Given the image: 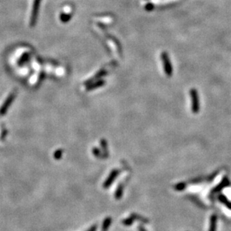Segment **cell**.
<instances>
[{
	"mask_svg": "<svg viewBox=\"0 0 231 231\" xmlns=\"http://www.w3.org/2000/svg\"><path fill=\"white\" fill-rule=\"evenodd\" d=\"M62 150H58L56 153H55L54 157L56 159V160H59L62 157Z\"/></svg>",
	"mask_w": 231,
	"mask_h": 231,
	"instance_id": "8",
	"label": "cell"
},
{
	"mask_svg": "<svg viewBox=\"0 0 231 231\" xmlns=\"http://www.w3.org/2000/svg\"><path fill=\"white\" fill-rule=\"evenodd\" d=\"M190 95L192 99V110L195 113H197L199 110V98L198 91L195 89H192L190 91Z\"/></svg>",
	"mask_w": 231,
	"mask_h": 231,
	"instance_id": "4",
	"label": "cell"
},
{
	"mask_svg": "<svg viewBox=\"0 0 231 231\" xmlns=\"http://www.w3.org/2000/svg\"><path fill=\"white\" fill-rule=\"evenodd\" d=\"M111 218H106L104 220L103 223H102V231H106L109 228V226L111 224Z\"/></svg>",
	"mask_w": 231,
	"mask_h": 231,
	"instance_id": "6",
	"label": "cell"
},
{
	"mask_svg": "<svg viewBox=\"0 0 231 231\" xmlns=\"http://www.w3.org/2000/svg\"><path fill=\"white\" fill-rule=\"evenodd\" d=\"M93 153H94V155L96 156V157H99V154H100V151H99L97 148H94V150H93Z\"/></svg>",
	"mask_w": 231,
	"mask_h": 231,
	"instance_id": "11",
	"label": "cell"
},
{
	"mask_svg": "<svg viewBox=\"0 0 231 231\" xmlns=\"http://www.w3.org/2000/svg\"><path fill=\"white\" fill-rule=\"evenodd\" d=\"M41 1V0H34L32 11L31 20H30V23H31V26H34L35 24V23H36Z\"/></svg>",
	"mask_w": 231,
	"mask_h": 231,
	"instance_id": "2",
	"label": "cell"
},
{
	"mask_svg": "<svg viewBox=\"0 0 231 231\" xmlns=\"http://www.w3.org/2000/svg\"><path fill=\"white\" fill-rule=\"evenodd\" d=\"M103 85V82H102V81L101 82H98V83H97V84H93V85H91V86H90V88H88V90H92V89H94V88H95V87L100 86V85Z\"/></svg>",
	"mask_w": 231,
	"mask_h": 231,
	"instance_id": "10",
	"label": "cell"
},
{
	"mask_svg": "<svg viewBox=\"0 0 231 231\" xmlns=\"http://www.w3.org/2000/svg\"><path fill=\"white\" fill-rule=\"evenodd\" d=\"M122 192H123V189H122V186H119V187L117 188V191H116V192H115V198L117 199L120 198V197H121V195H122Z\"/></svg>",
	"mask_w": 231,
	"mask_h": 231,
	"instance_id": "7",
	"label": "cell"
},
{
	"mask_svg": "<svg viewBox=\"0 0 231 231\" xmlns=\"http://www.w3.org/2000/svg\"><path fill=\"white\" fill-rule=\"evenodd\" d=\"M117 174H118V171H117V170H114V171H111V174H109L108 177L106 179L105 183H104L103 187L104 188L109 187V186L111 185V183L114 181L115 178L117 177Z\"/></svg>",
	"mask_w": 231,
	"mask_h": 231,
	"instance_id": "5",
	"label": "cell"
},
{
	"mask_svg": "<svg viewBox=\"0 0 231 231\" xmlns=\"http://www.w3.org/2000/svg\"><path fill=\"white\" fill-rule=\"evenodd\" d=\"M14 97H15L14 93H12V94H11L8 97V98L6 99V100L5 101V102L2 104V105L1 108H0V115L2 116V115H4V114H6V112H7L9 106H10L11 104L12 103V102L14 101Z\"/></svg>",
	"mask_w": 231,
	"mask_h": 231,
	"instance_id": "3",
	"label": "cell"
},
{
	"mask_svg": "<svg viewBox=\"0 0 231 231\" xmlns=\"http://www.w3.org/2000/svg\"><path fill=\"white\" fill-rule=\"evenodd\" d=\"M161 59L163 64V67H164V71L165 74L168 76H171L173 74V67L171 65L170 58L168 56V53L166 52H163L161 54Z\"/></svg>",
	"mask_w": 231,
	"mask_h": 231,
	"instance_id": "1",
	"label": "cell"
},
{
	"mask_svg": "<svg viewBox=\"0 0 231 231\" xmlns=\"http://www.w3.org/2000/svg\"><path fill=\"white\" fill-rule=\"evenodd\" d=\"M97 230V225H94L93 227H91L88 231H96Z\"/></svg>",
	"mask_w": 231,
	"mask_h": 231,
	"instance_id": "12",
	"label": "cell"
},
{
	"mask_svg": "<svg viewBox=\"0 0 231 231\" xmlns=\"http://www.w3.org/2000/svg\"><path fill=\"white\" fill-rule=\"evenodd\" d=\"M153 8H154V5L152 4V3H147V4L145 5V9H146L147 11H152Z\"/></svg>",
	"mask_w": 231,
	"mask_h": 231,
	"instance_id": "9",
	"label": "cell"
}]
</instances>
